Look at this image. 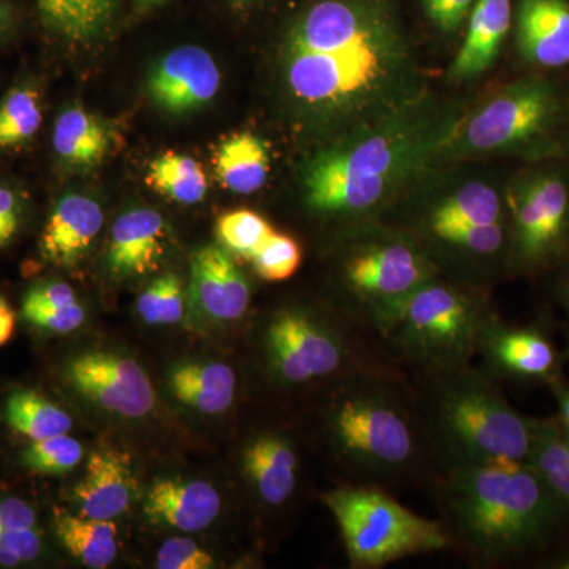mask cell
Segmentation results:
<instances>
[{
    "mask_svg": "<svg viewBox=\"0 0 569 569\" xmlns=\"http://www.w3.org/2000/svg\"><path fill=\"white\" fill-rule=\"evenodd\" d=\"M283 73L291 99L343 134L425 99L385 0H318L288 33Z\"/></svg>",
    "mask_w": 569,
    "mask_h": 569,
    "instance_id": "cell-1",
    "label": "cell"
},
{
    "mask_svg": "<svg viewBox=\"0 0 569 569\" xmlns=\"http://www.w3.org/2000/svg\"><path fill=\"white\" fill-rule=\"evenodd\" d=\"M318 438L336 486L402 492L438 475L410 376L392 359L359 367L316 388Z\"/></svg>",
    "mask_w": 569,
    "mask_h": 569,
    "instance_id": "cell-2",
    "label": "cell"
},
{
    "mask_svg": "<svg viewBox=\"0 0 569 569\" xmlns=\"http://www.w3.org/2000/svg\"><path fill=\"white\" fill-rule=\"evenodd\" d=\"M460 118L421 99L343 134L307 163V208L339 224L340 234L378 222L408 182L438 162Z\"/></svg>",
    "mask_w": 569,
    "mask_h": 569,
    "instance_id": "cell-3",
    "label": "cell"
},
{
    "mask_svg": "<svg viewBox=\"0 0 569 569\" xmlns=\"http://www.w3.org/2000/svg\"><path fill=\"white\" fill-rule=\"evenodd\" d=\"M451 550L477 568H501L539 552L569 519L530 462L440 471L429 488Z\"/></svg>",
    "mask_w": 569,
    "mask_h": 569,
    "instance_id": "cell-4",
    "label": "cell"
},
{
    "mask_svg": "<svg viewBox=\"0 0 569 569\" xmlns=\"http://www.w3.org/2000/svg\"><path fill=\"white\" fill-rule=\"evenodd\" d=\"M408 376L438 473L490 463L530 462L537 419L520 415L508 402L500 381L481 366L471 362Z\"/></svg>",
    "mask_w": 569,
    "mask_h": 569,
    "instance_id": "cell-5",
    "label": "cell"
},
{
    "mask_svg": "<svg viewBox=\"0 0 569 569\" xmlns=\"http://www.w3.org/2000/svg\"><path fill=\"white\" fill-rule=\"evenodd\" d=\"M258 348L269 381L287 391L316 389L359 367L392 359L380 336L329 301L277 307L261 321Z\"/></svg>",
    "mask_w": 569,
    "mask_h": 569,
    "instance_id": "cell-6",
    "label": "cell"
},
{
    "mask_svg": "<svg viewBox=\"0 0 569 569\" xmlns=\"http://www.w3.org/2000/svg\"><path fill=\"white\" fill-rule=\"evenodd\" d=\"M437 276V264L413 236L378 220L340 236L329 302L380 336L408 296Z\"/></svg>",
    "mask_w": 569,
    "mask_h": 569,
    "instance_id": "cell-7",
    "label": "cell"
},
{
    "mask_svg": "<svg viewBox=\"0 0 569 569\" xmlns=\"http://www.w3.org/2000/svg\"><path fill=\"white\" fill-rule=\"evenodd\" d=\"M489 288L437 276L400 307L380 339L408 373L471 365L482 331L497 317Z\"/></svg>",
    "mask_w": 569,
    "mask_h": 569,
    "instance_id": "cell-8",
    "label": "cell"
},
{
    "mask_svg": "<svg viewBox=\"0 0 569 569\" xmlns=\"http://www.w3.org/2000/svg\"><path fill=\"white\" fill-rule=\"evenodd\" d=\"M320 500L336 519L351 569H381L407 557L451 550L440 520L422 518L388 490L335 486Z\"/></svg>",
    "mask_w": 569,
    "mask_h": 569,
    "instance_id": "cell-9",
    "label": "cell"
},
{
    "mask_svg": "<svg viewBox=\"0 0 569 569\" xmlns=\"http://www.w3.org/2000/svg\"><path fill=\"white\" fill-rule=\"evenodd\" d=\"M567 118L552 82L526 78L462 116L441 151L449 160L535 153L548 149Z\"/></svg>",
    "mask_w": 569,
    "mask_h": 569,
    "instance_id": "cell-10",
    "label": "cell"
},
{
    "mask_svg": "<svg viewBox=\"0 0 569 569\" xmlns=\"http://www.w3.org/2000/svg\"><path fill=\"white\" fill-rule=\"evenodd\" d=\"M508 272L537 274L569 250V186L556 173H538L507 193Z\"/></svg>",
    "mask_w": 569,
    "mask_h": 569,
    "instance_id": "cell-11",
    "label": "cell"
},
{
    "mask_svg": "<svg viewBox=\"0 0 569 569\" xmlns=\"http://www.w3.org/2000/svg\"><path fill=\"white\" fill-rule=\"evenodd\" d=\"M66 380L74 391L118 417L144 418L156 406L151 380L127 356L108 351L82 353L67 365Z\"/></svg>",
    "mask_w": 569,
    "mask_h": 569,
    "instance_id": "cell-12",
    "label": "cell"
},
{
    "mask_svg": "<svg viewBox=\"0 0 569 569\" xmlns=\"http://www.w3.org/2000/svg\"><path fill=\"white\" fill-rule=\"evenodd\" d=\"M482 369L498 381H541L559 377L560 355L550 337L537 326H511L493 317L479 339Z\"/></svg>",
    "mask_w": 569,
    "mask_h": 569,
    "instance_id": "cell-13",
    "label": "cell"
},
{
    "mask_svg": "<svg viewBox=\"0 0 569 569\" xmlns=\"http://www.w3.org/2000/svg\"><path fill=\"white\" fill-rule=\"evenodd\" d=\"M241 471L261 507L287 508L301 485V458L293 438L280 430L254 433L242 449Z\"/></svg>",
    "mask_w": 569,
    "mask_h": 569,
    "instance_id": "cell-14",
    "label": "cell"
},
{
    "mask_svg": "<svg viewBox=\"0 0 569 569\" xmlns=\"http://www.w3.org/2000/svg\"><path fill=\"white\" fill-rule=\"evenodd\" d=\"M220 88V71L203 48L181 47L164 56L149 77V93L157 107L173 114L198 110Z\"/></svg>",
    "mask_w": 569,
    "mask_h": 569,
    "instance_id": "cell-15",
    "label": "cell"
},
{
    "mask_svg": "<svg viewBox=\"0 0 569 569\" xmlns=\"http://www.w3.org/2000/svg\"><path fill=\"white\" fill-rule=\"evenodd\" d=\"M192 296L198 309L222 323L242 320L252 302V288L233 254L206 246L192 257Z\"/></svg>",
    "mask_w": 569,
    "mask_h": 569,
    "instance_id": "cell-16",
    "label": "cell"
},
{
    "mask_svg": "<svg viewBox=\"0 0 569 569\" xmlns=\"http://www.w3.org/2000/svg\"><path fill=\"white\" fill-rule=\"evenodd\" d=\"M500 222H509V217L498 190L489 183L467 182L425 208L415 209L403 222L391 224L402 228L421 244L449 228Z\"/></svg>",
    "mask_w": 569,
    "mask_h": 569,
    "instance_id": "cell-17",
    "label": "cell"
},
{
    "mask_svg": "<svg viewBox=\"0 0 569 569\" xmlns=\"http://www.w3.org/2000/svg\"><path fill=\"white\" fill-rule=\"evenodd\" d=\"M137 489L129 452L102 447L89 456L84 478L73 488V500L84 518L112 520L132 507Z\"/></svg>",
    "mask_w": 569,
    "mask_h": 569,
    "instance_id": "cell-18",
    "label": "cell"
},
{
    "mask_svg": "<svg viewBox=\"0 0 569 569\" xmlns=\"http://www.w3.org/2000/svg\"><path fill=\"white\" fill-rule=\"evenodd\" d=\"M168 244L167 222L152 209H133L112 224L108 269L114 277L151 274L162 263Z\"/></svg>",
    "mask_w": 569,
    "mask_h": 569,
    "instance_id": "cell-19",
    "label": "cell"
},
{
    "mask_svg": "<svg viewBox=\"0 0 569 569\" xmlns=\"http://www.w3.org/2000/svg\"><path fill=\"white\" fill-rule=\"evenodd\" d=\"M102 206L84 194L62 197L52 209L40 236L39 250L47 263L74 266L99 236L103 227Z\"/></svg>",
    "mask_w": 569,
    "mask_h": 569,
    "instance_id": "cell-20",
    "label": "cell"
},
{
    "mask_svg": "<svg viewBox=\"0 0 569 569\" xmlns=\"http://www.w3.org/2000/svg\"><path fill=\"white\" fill-rule=\"evenodd\" d=\"M222 498L219 490L204 481L160 479L149 489L142 511L153 523L197 533L219 518Z\"/></svg>",
    "mask_w": 569,
    "mask_h": 569,
    "instance_id": "cell-21",
    "label": "cell"
},
{
    "mask_svg": "<svg viewBox=\"0 0 569 569\" xmlns=\"http://www.w3.org/2000/svg\"><path fill=\"white\" fill-rule=\"evenodd\" d=\"M516 41L520 54L535 66L560 69L569 63L567 0H520Z\"/></svg>",
    "mask_w": 569,
    "mask_h": 569,
    "instance_id": "cell-22",
    "label": "cell"
},
{
    "mask_svg": "<svg viewBox=\"0 0 569 569\" xmlns=\"http://www.w3.org/2000/svg\"><path fill=\"white\" fill-rule=\"evenodd\" d=\"M511 0H477L458 58L452 62V80H470L493 66L511 26Z\"/></svg>",
    "mask_w": 569,
    "mask_h": 569,
    "instance_id": "cell-23",
    "label": "cell"
},
{
    "mask_svg": "<svg viewBox=\"0 0 569 569\" xmlns=\"http://www.w3.org/2000/svg\"><path fill=\"white\" fill-rule=\"evenodd\" d=\"M168 385L179 402L204 415H220L233 407L238 376L224 362H190L171 370Z\"/></svg>",
    "mask_w": 569,
    "mask_h": 569,
    "instance_id": "cell-24",
    "label": "cell"
},
{
    "mask_svg": "<svg viewBox=\"0 0 569 569\" xmlns=\"http://www.w3.org/2000/svg\"><path fill=\"white\" fill-rule=\"evenodd\" d=\"M112 133L97 116L80 107L69 108L58 116L52 130V148L66 167L92 170L110 152Z\"/></svg>",
    "mask_w": 569,
    "mask_h": 569,
    "instance_id": "cell-25",
    "label": "cell"
},
{
    "mask_svg": "<svg viewBox=\"0 0 569 569\" xmlns=\"http://www.w3.org/2000/svg\"><path fill=\"white\" fill-rule=\"evenodd\" d=\"M217 179L224 189L252 194L263 189L271 171L268 146L250 133H238L220 142L213 156Z\"/></svg>",
    "mask_w": 569,
    "mask_h": 569,
    "instance_id": "cell-26",
    "label": "cell"
},
{
    "mask_svg": "<svg viewBox=\"0 0 569 569\" xmlns=\"http://www.w3.org/2000/svg\"><path fill=\"white\" fill-rule=\"evenodd\" d=\"M41 22L59 39L88 44L110 28L116 0H37Z\"/></svg>",
    "mask_w": 569,
    "mask_h": 569,
    "instance_id": "cell-27",
    "label": "cell"
},
{
    "mask_svg": "<svg viewBox=\"0 0 569 569\" xmlns=\"http://www.w3.org/2000/svg\"><path fill=\"white\" fill-rule=\"evenodd\" d=\"M52 523L63 548L84 567L108 568L118 557V529L112 520L84 518L56 509Z\"/></svg>",
    "mask_w": 569,
    "mask_h": 569,
    "instance_id": "cell-28",
    "label": "cell"
},
{
    "mask_svg": "<svg viewBox=\"0 0 569 569\" xmlns=\"http://www.w3.org/2000/svg\"><path fill=\"white\" fill-rule=\"evenodd\" d=\"M21 312L29 325L54 335L77 331L86 317L73 288L59 280L33 284L22 299Z\"/></svg>",
    "mask_w": 569,
    "mask_h": 569,
    "instance_id": "cell-29",
    "label": "cell"
},
{
    "mask_svg": "<svg viewBox=\"0 0 569 569\" xmlns=\"http://www.w3.org/2000/svg\"><path fill=\"white\" fill-rule=\"evenodd\" d=\"M3 418L10 429L32 441L69 433L73 426L63 408L32 389L11 392L7 397Z\"/></svg>",
    "mask_w": 569,
    "mask_h": 569,
    "instance_id": "cell-30",
    "label": "cell"
},
{
    "mask_svg": "<svg viewBox=\"0 0 569 569\" xmlns=\"http://www.w3.org/2000/svg\"><path fill=\"white\" fill-rule=\"evenodd\" d=\"M146 182L157 193L181 204H197L208 192L203 167L183 153L168 151L149 164Z\"/></svg>",
    "mask_w": 569,
    "mask_h": 569,
    "instance_id": "cell-31",
    "label": "cell"
},
{
    "mask_svg": "<svg viewBox=\"0 0 569 569\" xmlns=\"http://www.w3.org/2000/svg\"><path fill=\"white\" fill-rule=\"evenodd\" d=\"M40 552L41 533L31 505L14 497L0 500V567H20Z\"/></svg>",
    "mask_w": 569,
    "mask_h": 569,
    "instance_id": "cell-32",
    "label": "cell"
},
{
    "mask_svg": "<svg viewBox=\"0 0 569 569\" xmlns=\"http://www.w3.org/2000/svg\"><path fill=\"white\" fill-rule=\"evenodd\" d=\"M43 108L31 81L14 84L0 100V152L24 148L39 133Z\"/></svg>",
    "mask_w": 569,
    "mask_h": 569,
    "instance_id": "cell-33",
    "label": "cell"
},
{
    "mask_svg": "<svg viewBox=\"0 0 569 569\" xmlns=\"http://www.w3.org/2000/svg\"><path fill=\"white\" fill-rule=\"evenodd\" d=\"M530 463L569 512V440L556 418L537 419Z\"/></svg>",
    "mask_w": 569,
    "mask_h": 569,
    "instance_id": "cell-34",
    "label": "cell"
},
{
    "mask_svg": "<svg viewBox=\"0 0 569 569\" xmlns=\"http://www.w3.org/2000/svg\"><path fill=\"white\" fill-rule=\"evenodd\" d=\"M274 231L264 217L247 209L224 213L217 223V236L224 249L244 260H250Z\"/></svg>",
    "mask_w": 569,
    "mask_h": 569,
    "instance_id": "cell-35",
    "label": "cell"
},
{
    "mask_svg": "<svg viewBox=\"0 0 569 569\" xmlns=\"http://www.w3.org/2000/svg\"><path fill=\"white\" fill-rule=\"evenodd\" d=\"M82 459L80 441L69 433L43 438L22 452V466L37 475H63L73 470Z\"/></svg>",
    "mask_w": 569,
    "mask_h": 569,
    "instance_id": "cell-36",
    "label": "cell"
},
{
    "mask_svg": "<svg viewBox=\"0 0 569 569\" xmlns=\"http://www.w3.org/2000/svg\"><path fill=\"white\" fill-rule=\"evenodd\" d=\"M137 309L144 323H179L186 310L181 279L174 274H167L153 280L138 298Z\"/></svg>",
    "mask_w": 569,
    "mask_h": 569,
    "instance_id": "cell-37",
    "label": "cell"
},
{
    "mask_svg": "<svg viewBox=\"0 0 569 569\" xmlns=\"http://www.w3.org/2000/svg\"><path fill=\"white\" fill-rule=\"evenodd\" d=\"M249 261L266 282H283L301 266L302 249L291 236L274 231Z\"/></svg>",
    "mask_w": 569,
    "mask_h": 569,
    "instance_id": "cell-38",
    "label": "cell"
},
{
    "mask_svg": "<svg viewBox=\"0 0 569 569\" xmlns=\"http://www.w3.org/2000/svg\"><path fill=\"white\" fill-rule=\"evenodd\" d=\"M212 567V557L189 538L168 539L157 553V568L160 569H208Z\"/></svg>",
    "mask_w": 569,
    "mask_h": 569,
    "instance_id": "cell-39",
    "label": "cell"
},
{
    "mask_svg": "<svg viewBox=\"0 0 569 569\" xmlns=\"http://www.w3.org/2000/svg\"><path fill=\"white\" fill-rule=\"evenodd\" d=\"M24 222V201L9 183L0 181V250L17 241Z\"/></svg>",
    "mask_w": 569,
    "mask_h": 569,
    "instance_id": "cell-40",
    "label": "cell"
},
{
    "mask_svg": "<svg viewBox=\"0 0 569 569\" xmlns=\"http://www.w3.org/2000/svg\"><path fill=\"white\" fill-rule=\"evenodd\" d=\"M475 0H422L427 17L443 32L458 31Z\"/></svg>",
    "mask_w": 569,
    "mask_h": 569,
    "instance_id": "cell-41",
    "label": "cell"
},
{
    "mask_svg": "<svg viewBox=\"0 0 569 569\" xmlns=\"http://www.w3.org/2000/svg\"><path fill=\"white\" fill-rule=\"evenodd\" d=\"M548 387L552 389L557 403H559L557 425H559L561 433L569 440V381L560 373L559 377L549 381Z\"/></svg>",
    "mask_w": 569,
    "mask_h": 569,
    "instance_id": "cell-42",
    "label": "cell"
},
{
    "mask_svg": "<svg viewBox=\"0 0 569 569\" xmlns=\"http://www.w3.org/2000/svg\"><path fill=\"white\" fill-rule=\"evenodd\" d=\"M14 326H17V316L9 302L0 296V347L6 346L13 337Z\"/></svg>",
    "mask_w": 569,
    "mask_h": 569,
    "instance_id": "cell-43",
    "label": "cell"
},
{
    "mask_svg": "<svg viewBox=\"0 0 569 569\" xmlns=\"http://www.w3.org/2000/svg\"><path fill=\"white\" fill-rule=\"evenodd\" d=\"M14 28V13L10 3L7 0H0V41L6 40L7 37L13 32Z\"/></svg>",
    "mask_w": 569,
    "mask_h": 569,
    "instance_id": "cell-44",
    "label": "cell"
},
{
    "mask_svg": "<svg viewBox=\"0 0 569 569\" xmlns=\"http://www.w3.org/2000/svg\"><path fill=\"white\" fill-rule=\"evenodd\" d=\"M548 563L549 568L569 569V550L560 553V556L553 557V559L548 561Z\"/></svg>",
    "mask_w": 569,
    "mask_h": 569,
    "instance_id": "cell-45",
    "label": "cell"
},
{
    "mask_svg": "<svg viewBox=\"0 0 569 569\" xmlns=\"http://www.w3.org/2000/svg\"><path fill=\"white\" fill-rule=\"evenodd\" d=\"M137 2L140 3V6L152 7L160 6V3H163L164 0H137Z\"/></svg>",
    "mask_w": 569,
    "mask_h": 569,
    "instance_id": "cell-46",
    "label": "cell"
},
{
    "mask_svg": "<svg viewBox=\"0 0 569 569\" xmlns=\"http://www.w3.org/2000/svg\"><path fill=\"white\" fill-rule=\"evenodd\" d=\"M230 2L234 3L236 7H249L257 2V0H230Z\"/></svg>",
    "mask_w": 569,
    "mask_h": 569,
    "instance_id": "cell-47",
    "label": "cell"
}]
</instances>
